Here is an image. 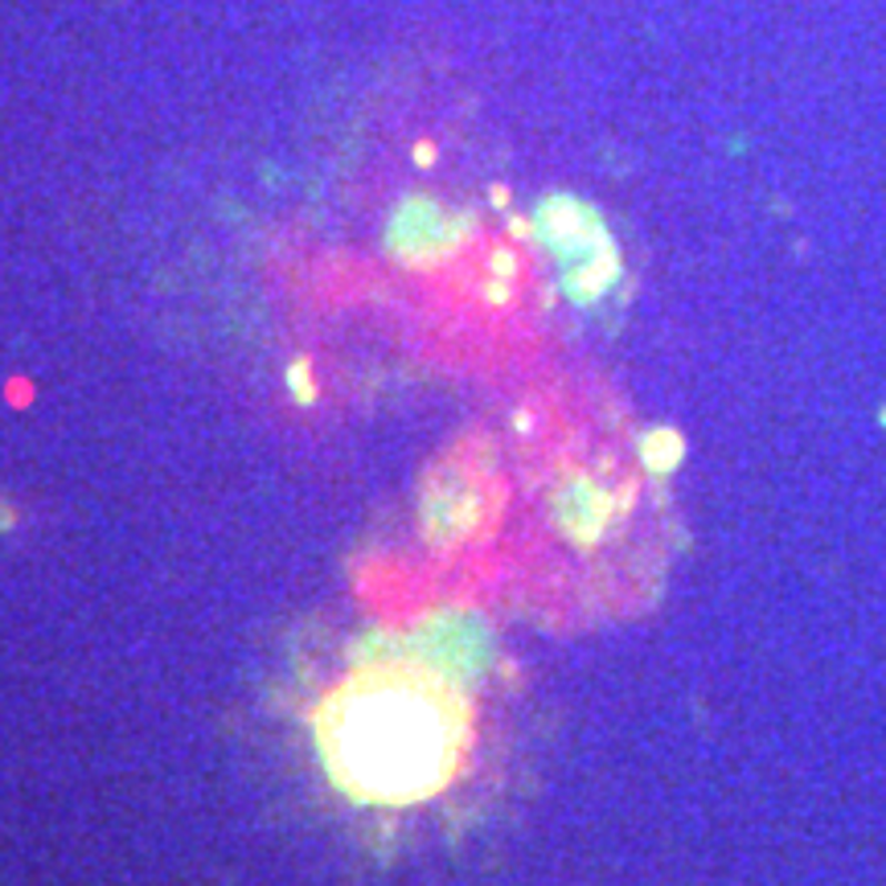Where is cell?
<instances>
[{"instance_id":"1","label":"cell","mask_w":886,"mask_h":886,"mask_svg":"<svg viewBox=\"0 0 886 886\" xmlns=\"http://www.w3.org/2000/svg\"><path fill=\"white\" fill-rule=\"evenodd\" d=\"M316 755L362 805L440 796L472 752V706L447 673L419 661H374L345 673L312 714Z\"/></svg>"}]
</instances>
